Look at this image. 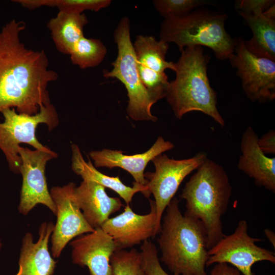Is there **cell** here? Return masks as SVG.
<instances>
[{"mask_svg":"<svg viewBox=\"0 0 275 275\" xmlns=\"http://www.w3.org/2000/svg\"><path fill=\"white\" fill-rule=\"evenodd\" d=\"M22 21L12 19L0 32V113L15 108L18 113H37L50 103L48 84L58 78L48 68L45 51L29 49L20 40Z\"/></svg>","mask_w":275,"mask_h":275,"instance_id":"6da1fadb","label":"cell"},{"mask_svg":"<svg viewBox=\"0 0 275 275\" xmlns=\"http://www.w3.org/2000/svg\"><path fill=\"white\" fill-rule=\"evenodd\" d=\"M164 211L157 240L162 262L173 275H208L207 237L202 223L182 215L175 197Z\"/></svg>","mask_w":275,"mask_h":275,"instance_id":"7a4b0ae2","label":"cell"},{"mask_svg":"<svg viewBox=\"0 0 275 275\" xmlns=\"http://www.w3.org/2000/svg\"><path fill=\"white\" fill-rule=\"evenodd\" d=\"M232 189L223 167L207 157L185 183L180 196L186 201L184 215L203 225L208 250L225 235L222 217L228 209Z\"/></svg>","mask_w":275,"mask_h":275,"instance_id":"3957f363","label":"cell"},{"mask_svg":"<svg viewBox=\"0 0 275 275\" xmlns=\"http://www.w3.org/2000/svg\"><path fill=\"white\" fill-rule=\"evenodd\" d=\"M181 53L175 63V78L169 82L165 96L175 117L181 119L189 112L199 111L225 126L217 107L216 92L207 75L210 57L200 46L186 47Z\"/></svg>","mask_w":275,"mask_h":275,"instance_id":"277c9868","label":"cell"},{"mask_svg":"<svg viewBox=\"0 0 275 275\" xmlns=\"http://www.w3.org/2000/svg\"><path fill=\"white\" fill-rule=\"evenodd\" d=\"M228 18L226 14L206 9L194 10L181 17L169 16L161 24L159 40L175 43L180 52L188 46H205L217 59H229L234 52L235 39L225 29Z\"/></svg>","mask_w":275,"mask_h":275,"instance_id":"5b68a950","label":"cell"},{"mask_svg":"<svg viewBox=\"0 0 275 275\" xmlns=\"http://www.w3.org/2000/svg\"><path fill=\"white\" fill-rule=\"evenodd\" d=\"M114 38L118 48L117 57L112 63L113 69L103 70V76L117 78L124 85L128 97L127 113L132 119L156 122L157 118L152 114L151 109L157 100L140 79L127 17L122 18L119 22Z\"/></svg>","mask_w":275,"mask_h":275,"instance_id":"8992f818","label":"cell"},{"mask_svg":"<svg viewBox=\"0 0 275 275\" xmlns=\"http://www.w3.org/2000/svg\"><path fill=\"white\" fill-rule=\"evenodd\" d=\"M1 113L4 120L0 122V149L11 171L20 173L21 161L18 150L22 143L30 145L35 149L52 151L39 142L36 131L40 124L46 125L49 131L59 125L58 115L52 104L41 106L39 111L32 115L18 113L15 108L6 109Z\"/></svg>","mask_w":275,"mask_h":275,"instance_id":"52a82bcc","label":"cell"},{"mask_svg":"<svg viewBox=\"0 0 275 275\" xmlns=\"http://www.w3.org/2000/svg\"><path fill=\"white\" fill-rule=\"evenodd\" d=\"M206 153L200 152L194 156L181 160L170 158L160 154L151 161L155 167L154 172H147L146 187L154 198L157 212V227L160 232L163 213L174 198L180 184L193 171L197 170L206 159Z\"/></svg>","mask_w":275,"mask_h":275,"instance_id":"ba28073f","label":"cell"},{"mask_svg":"<svg viewBox=\"0 0 275 275\" xmlns=\"http://www.w3.org/2000/svg\"><path fill=\"white\" fill-rule=\"evenodd\" d=\"M244 219L240 220L233 233L225 235L208 250L206 267L217 263L230 264L242 275H254L252 268L256 262L275 263L274 252L255 244L263 239L251 237Z\"/></svg>","mask_w":275,"mask_h":275,"instance_id":"9c48e42d","label":"cell"},{"mask_svg":"<svg viewBox=\"0 0 275 275\" xmlns=\"http://www.w3.org/2000/svg\"><path fill=\"white\" fill-rule=\"evenodd\" d=\"M235 39L234 52L229 60L236 69L245 94L252 102L264 103L273 100L275 61L250 52L242 36Z\"/></svg>","mask_w":275,"mask_h":275,"instance_id":"30bf717a","label":"cell"},{"mask_svg":"<svg viewBox=\"0 0 275 275\" xmlns=\"http://www.w3.org/2000/svg\"><path fill=\"white\" fill-rule=\"evenodd\" d=\"M18 153L21 163L20 174L22 177L20 203L18 207L26 215L37 204L47 207L56 215L57 208L48 190L45 176V166L51 159L57 158L55 152L31 150L20 146Z\"/></svg>","mask_w":275,"mask_h":275,"instance_id":"8fae6325","label":"cell"},{"mask_svg":"<svg viewBox=\"0 0 275 275\" xmlns=\"http://www.w3.org/2000/svg\"><path fill=\"white\" fill-rule=\"evenodd\" d=\"M169 46L153 36L142 35L133 44L141 82L158 101L165 98L170 82L165 70H175V63L166 60Z\"/></svg>","mask_w":275,"mask_h":275,"instance_id":"7c38bea8","label":"cell"},{"mask_svg":"<svg viewBox=\"0 0 275 275\" xmlns=\"http://www.w3.org/2000/svg\"><path fill=\"white\" fill-rule=\"evenodd\" d=\"M73 182L63 186H54L50 191L57 208V221L51 234V253L58 258L72 239L92 232L93 229L85 219L77 202Z\"/></svg>","mask_w":275,"mask_h":275,"instance_id":"4fadbf2b","label":"cell"},{"mask_svg":"<svg viewBox=\"0 0 275 275\" xmlns=\"http://www.w3.org/2000/svg\"><path fill=\"white\" fill-rule=\"evenodd\" d=\"M149 201L148 213L136 214L126 205L123 212L108 218L102 225L101 228L113 238L117 250L131 248L159 234L155 202Z\"/></svg>","mask_w":275,"mask_h":275,"instance_id":"5bb4252c","label":"cell"},{"mask_svg":"<svg viewBox=\"0 0 275 275\" xmlns=\"http://www.w3.org/2000/svg\"><path fill=\"white\" fill-rule=\"evenodd\" d=\"M74 264L87 266L90 275H113L111 258L117 250L113 238L101 228L72 240Z\"/></svg>","mask_w":275,"mask_h":275,"instance_id":"9a60e30c","label":"cell"},{"mask_svg":"<svg viewBox=\"0 0 275 275\" xmlns=\"http://www.w3.org/2000/svg\"><path fill=\"white\" fill-rule=\"evenodd\" d=\"M174 147V145L172 142L158 136L152 146L142 153L128 155L124 154L121 150L103 149L91 151L89 156L94 161V167L110 169L120 168L128 172L135 182L145 186L148 181L145 178L144 171L148 162Z\"/></svg>","mask_w":275,"mask_h":275,"instance_id":"2e32d148","label":"cell"},{"mask_svg":"<svg viewBox=\"0 0 275 275\" xmlns=\"http://www.w3.org/2000/svg\"><path fill=\"white\" fill-rule=\"evenodd\" d=\"M258 135L252 127H248L241 140V155L237 167L253 179L257 186L274 193L275 158H269L262 152L258 145Z\"/></svg>","mask_w":275,"mask_h":275,"instance_id":"e0dca14e","label":"cell"},{"mask_svg":"<svg viewBox=\"0 0 275 275\" xmlns=\"http://www.w3.org/2000/svg\"><path fill=\"white\" fill-rule=\"evenodd\" d=\"M54 225L44 222L40 226L39 238L33 242L32 233L23 237L19 259V270L15 275H52L56 261L48 250V242Z\"/></svg>","mask_w":275,"mask_h":275,"instance_id":"ac0fdd59","label":"cell"},{"mask_svg":"<svg viewBox=\"0 0 275 275\" xmlns=\"http://www.w3.org/2000/svg\"><path fill=\"white\" fill-rule=\"evenodd\" d=\"M74 195L85 219L94 229L101 228L123 206L120 198L108 196L104 187L90 181L82 180L75 187Z\"/></svg>","mask_w":275,"mask_h":275,"instance_id":"d6986e66","label":"cell"},{"mask_svg":"<svg viewBox=\"0 0 275 275\" xmlns=\"http://www.w3.org/2000/svg\"><path fill=\"white\" fill-rule=\"evenodd\" d=\"M239 14L253 33L251 39L244 40L246 49L257 56L275 61L274 4L259 14Z\"/></svg>","mask_w":275,"mask_h":275,"instance_id":"ffe728a7","label":"cell"},{"mask_svg":"<svg viewBox=\"0 0 275 275\" xmlns=\"http://www.w3.org/2000/svg\"><path fill=\"white\" fill-rule=\"evenodd\" d=\"M71 147V169L77 175L81 176L83 180L90 181L97 183L105 188H108L117 193L129 205L135 194L142 193L146 198L150 196L147 190L146 186L142 185L135 182L133 186L125 185L118 176L111 177L98 171L89 159L88 162L85 160L78 146L72 144Z\"/></svg>","mask_w":275,"mask_h":275,"instance_id":"44dd1931","label":"cell"},{"mask_svg":"<svg viewBox=\"0 0 275 275\" xmlns=\"http://www.w3.org/2000/svg\"><path fill=\"white\" fill-rule=\"evenodd\" d=\"M84 14L59 12L51 18L47 26L59 51L70 54L75 44L84 35V28L88 23Z\"/></svg>","mask_w":275,"mask_h":275,"instance_id":"7402d4cb","label":"cell"},{"mask_svg":"<svg viewBox=\"0 0 275 275\" xmlns=\"http://www.w3.org/2000/svg\"><path fill=\"white\" fill-rule=\"evenodd\" d=\"M14 2L29 10L41 7H57L60 12L82 14L86 10L98 12L108 7L111 0H16Z\"/></svg>","mask_w":275,"mask_h":275,"instance_id":"603a6c76","label":"cell"},{"mask_svg":"<svg viewBox=\"0 0 275 275\" xmlns=\"http://www.w3.org/2000/svg\"><path fill=\"white\" fill-rule=\"evenodd\" d=\"M106 52L105 46L100 39L84 36L75 44L69 55L73 64L84 69L99 65Z\"/></svg>","mask_w":275,"mask_h":275,"instance_id":"cb8c5ba5","label":"cell"},{"mask_svg":"<svg viewBox=\"0 0 275 275\" xmlns=\"http://www.w3.org/2000/svg\"><path fill=\"white\" fill-rule=\"evenodd\" d=\"M113 275H147L140 252L135 249L116 251L111 256Z\"/></svg>","mask_w":275,"mask_h":275,"instance_id":"d4e9b609","label":"cell"},{"mask_svg":"<svg viewBox=\"0 0 275 275\" xmlns=\"http://www.w3.org/2000/svg\"><path fill=\"white\" fill-rule=\"evenodd\" d=\"M156 11L164 18L169 16H185L198 8L212 3L205 0H154Z\"/></svg>","mask_w":275,"mask_h":275,"instance_id":"484cf974","label":"cell"},{"mask_svg":"<svg viewBox=\"0 0 275 275\" xmlns=\"http://www.w3.org/2000/svg\"><path fill=\"white\" fill-rule=\"evenodd\" d=\"M143 265L147 275H170L162 267L155 245L151 241H144L141 246Z\"/></svg>","mask_w":275,"mask_h":275,"instance_id":"4316f807","label":"cell"},{"mask_svg":"<svg viewBox=\"0 0 275 275\" xmlns=\"http://www.w3.org/2000/svg\"><path fill=\"white\" fill-rule=\"evenodd\" d=\"M274 4V0H240L236 2V7L239 12L251 14L262 13Z\"/></svg>","mask_w":275,"mask_h":275,"instance_id":"83f0119b","label":"cell"},{"mask_svg":"<svg viewBox=\"0 0 275 275\" xmlns=\"http://www.w3.org/2000/svg\"><path fill=\"white\" fill-rule=\"evenodd\" d=\"M258 145L262 151L265 154H275V131L271 129L259 138L257 141Z\"/></svg>","mask_w":275,"mask_h":275,"instance_id":"f1b7e54d","label":"cell"},{"mask_svg":"<svg viewBox=\"0 0 275 275\" xmlns=\"http://www.w3.org/2000/svg\"><path fill=\"white\" fill-rule=\"evenodd\" d=\"M210 275H242L236 268L227 263H217L210 271Z\"/></svg>","mask_w":275,"mask_h":275,"instance_id":"f546056e","label":"cell"},{"mask_svg":"<svg viewBox=\"0 0 275 275\" xmlns=\"http://www.w3.org/2000/svg\"><path fill=\"white\" fill-rule=\"evenodd\" d=\"M264 233L268 241L271 243L273 248H275V234L274 233L269 229H265Z\"/></svg>","mask_w":275,"mask_h":275,"instance_id":"4dcf8cb0","label":"cell"},{"mask_svg":"<svg viewBox=\"0 0 275 275\" xmlns=\"http://www.w3.org/2000/svg\"><path fill=\"white\" fill-rule=\"evenodd\" d=\"M1 246H2V244H1V241H0V249L1 248Z\"/></svg>","mask_w":275,"mask_h":275,"instance_id":"1f68e13d","label":"cell"}]
</instances>
